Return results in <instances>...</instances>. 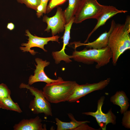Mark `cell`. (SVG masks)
Listing matches in <instances>:
<instances>
[{
	"mask_svg": "<svg viewBox=\"0 0 130 130\" xmlns=\"http://www.w3.org/2000/svg\"><path fill=\"white\" fill-rule=\"evenodd\" d=\"M124 25L116 24L110 35L108 46L112 54V63L116 65L120 56L130 49V35Z\"/></svg>",
	"mask_w": 130,
	"mask_h": 130,
	"instance_id": "obj_1",
	"label": "cell"
},
{
	"mask_svg": "<svg viewBox=\"0 0 130 130\" xmlns=\"http://www.w3.org/2000/svg\"><path fill=\"white\" fill-rule=\"evenodd\" d=\"M78 84L75 81H64L47 84L43 88L44 95L50 103L67 101Z\"/></svg>",
	"mask_w": 130,
	"mask_h": 130,
	"instance_id": "obj_2",
	"label": "cell"
},
{
	"mask_svg": "<svg viewBox=\"0 0 130 130\" xmlns=\"http://www.w3.org/2000/svg\"><path fill=\"white\" fill-rule=\"evenodd\" d=\"M72 58L75 61L87 64L97 63L95 67L98 69L107 64L112 57L111 51L107 47L101 49L85 48L78 51L75 50L72 55Z\"/></svg>",
	"mask_w": 130,
	"mask_h": 130,
	"instance_id": "obj_3",
	"label": "cell"
},
{
	"mask_svg": "<svg viewBox=\"0 0 130 130\" xmlns=\"http://www.w3.org/2000/svg\"><path fill=\"white\" fill-rule=\"evenodd\" d=\"M19 87L28 90L34 96L33 99L30 101L29 106V109L33 113L36 114L43 113L46 116H52L50 103L45 97L42 91L23 83L20 84Z\"/></svg>",
	"mask_w": 130,
	"mask_h": 130,
	"instance_id": "obj_4",
	"label": "cell"
},
{
	"mask_svg": "<svg viewBox=\"0 0 130 130\" xmlns=\"http://www.w3.org/2000/svg\"><path fill=\"white\" fill-rule=\"evenodd\" d=\"M103 6L97 0H83L74 17V23H80L88 19H96Z\"/></svg>",
	"mask_w": 130,
	"mask_h": 130,
	"instance_id": "obj_5",
	"label": "cell"
},
{
	"mask_svg": "<svg viewBox=\"0 0 130 130\" xmlns=\"http://www.w3.org/2000/svg\"><path fill=\"white\" fill-rule=\"evenodd\" d=\"M110 80V78H108L96 83H86L81 85L78 84L67 101L71 103L75 102L90 93L103 90L109 84Z\"/></svg>",
	"mask_w": 130,
	"mask_h": 130,
	"instance_id": "obj_6",
	"label": "cell"
},
{
	"mask_svg": "<svg viewBox=\"0 0 130 130\" xmlns=\"http://www.w3.org/2000/svg\"><path fill=\"white\" fill-rule=\"evenodd\" d=\"M105 99L104 96H102L98 100L97 109L95 112H83V114L90 116L95 118L98 125L102 130H106V126L109 123L114 125L116 123V117L112 112L111 108L106 113L103 112L102 107Z\"/></svg>",
	"mask_w": 130,
	"mask_h": 130,
	"instance_id": "obj_7",
	"label": "cell"
},
{
	"mask_svg": "<svg viewBox=\"0 0 130 130\" xmlns=\"http://www.w3.org/2000/svg\"><path fill=\"white\" fill-rule=\"evenodd\" d=\"M26 36L28 37V41L26 43H22L21 44L22 46L20 47V49L23 52H29L33 55H35L37 52H35L33 50H31V48L37 47L42 49L44 52H46L47 51L44 48L45 45L47 44L49 41H56L59 42V38L60 37L58 35L48 37H41L34 36L32 35L28 30H26Z\"/></svg>",
	"mask_w": 130,
	"mask_h": 130,
	"instance_id": "obj_8",
	"label": "cell"
},
{
	"mask_svg": "<svg viewBox=\"0 0 130 130\" xmlns=\"http://www.w3.org/2000/svg\"><path fill=\"white\" fill-rule=\"evenodd\" d=\"M43 21L47 25L45 31L49 32L51 30L52 36L63 32L66 24L63 11L60 7H58L56 14L53 16L49 17L45 15L43 17Z\"/></svg>",
	"mask_w": 130,
	"mask_h": 130,
	"instance_id": "obj_9",
	"label": "cell"
},
{
	"mask_svg": "<svg viewBox=\"0 0 130 130\" xmlns=\"http://www.w3.org/2000/svg\"><path fill=\"white\" fill-rule=\"evenodd\" d=\"M37 65H35L36 69L34 71V75H31L29 77L28 83L29 85L38 82H44L47 84L62 81L63 80L62 78L58 77L56 79H53L49 78L46 74L45 68L49 65L50 63L46 60H43L39 58L35 59Z\"/></svg>",
	"mask_w": 130,
	"mask_h": 130,
	"instance_id": "obj_10",
	"label": "cell"
},
{
	"mask_svg": "<svg viewBox=\"0 0 130 130\" xmlns=\"http://www.w3.org/2000/svg\"><path fill=\"white\" fill-rule=\"evenodd\" d=\"M74 17L72 18L69 22L65 26V31L62 38L63 39V45L62 49L59 51L53 52L52 56L55 60V64H58L62 61H63L66 63H69L72 61V55H68L66 54L65 50L66 46L68 44L70 39V30L74 23Z\"/></svg>",
	"mask_w": 130,
	"mask_h": 130,
	"instance_id": "obj_11",
	"label": "cell"
},
{
	"mask_svg": "<svg viewBox=\"0 0 130 130\" xmlns=\"http://www.w3.org/2000/svg\"><path fill=\"white\" fill-rule=\"evenodd\" d=\"M71 120L69 122H63L57 118H55L57 130H97L88 125L87 123H90L88 121H78L75 118L71 113L68 114Z\"/></svg>",
	"mask_w": 130,
	"mask_h": 130,
	"instance_id": "obj_12",
	"label": "cell"
},
{
	"mask_svg": "<svg viewBox=\"0 0 130 130\" xmlns=\"http://www.w3.org/2000/svg\"><path fill=\"white\" fill-rule=\"evenodd\" d=\"M127 12L126 10H118L112 6L104 5L101 12L96 19L97 21V24L88 34L84 43L87 42L91 35L99 27L104 25L108 19L118 13H125Z\"/></svg>",
	"mask_w": 130,
	"mask_h": 130,
	"instance_id": "obj_13",
	"label": "cell"
},
{
	"mask_svg": "<svg viewBox=\"0 0 130 130\" xmlns=\"http://www.w3.org/2000/svg\"><path fill=\"white\" fill-rule=\"evenodd\" d=\"M116 23L115 21L112 20L109 31H106L102 33L96 40L88 43H82L80 42H75V48L82 46H85L89 49H100L105 48L108 46L109 37L110 33Z\"/></svg>",
	"mask_w": 130,
	"mask_h": 130,
	"instance_id": "obj_14",
	"label": "cell"
},
{
	"mask_svg": "<svg viewBox=\"0 0 130 130\" xmlns=\"http://www.w3.org/2000/svg\"><path fill=\"white\" fill-rule=\"evenodd\" d=\"M38 116L29 119H24L13 127L14 130H46V125L42 123Z\"/></svg>",
	"mask_w": 130,
	"mask_h": 130,
	"instance_id": "obj_15",
	"label": "cell"
},
{
	"mask_svg": "<svg viewBox=\"0 0 130 130\" xmlns=\"http://www.w3.org/2000/svg\"><path fill=\"white\" fill-rule=\"evenodd\" d=\"M110 100L113 104L120 107V112L122 114L127 110L130 106L129 99L125 93L123 91H117L111 97Z\"/></svg>",
	"mask_w": 130,
	"mask_h": 130,
	"instance_id": "obj_16",
	"label": "cell"
},
{
	"mask_svg": "<svg viewBox=\"0 0 130 130\" xmlns=\"http://www.w3.org/2000/svg\"><path fill=\"white\" fill-rule=\"evenodd\" d=\"M83 0H68V7L63 11L66 24L73 18L79 7Z\"/></svg>",
	"mask_w": 130,
	"mask_h": 130,
	"instance_id": "obj_17",
	"label": "cell"
},
{
	"mask_svg": "<svg viewBox=\"0 0 130 130\" xmlns=\"http://www.w3.org/2000/svg\"><path fill=\"white\" fill-rule=\"evenodd\" d=\"M0 108L20 113L22 112L18 104L13 101L11 96L0 99Z\"/></svg>",
	"mask_w": 130,
	"mask_h": 130,
	"instance_id": "obj_18",
	"label": "cell"
},
{
	"mask_svg": "<svg viewBox=\"0 0 130 130\" xmlns=\"http://www.w3.org/2000/svg\"><path fill=\"white\" fill-rule=\"evenodd\" d=\"M19 3L24 4L28 7L36 11L38 6L41 2L40 0H17Z\"/></svg>",
	"mask_w": 130,
	"mask_h": 130,
	"instance_id": "obj_19",
	"label": "cell"
},
{
	"mask_svg": "<svg viewBox=\"0 0 130 130\" xmlns=\"http://www.w3.org/2000/svg\"><path fill=\"white\" fill-rule=\"evenodd\" d=\"M10 90L7 85L3 83L0 84V99L11 96Z\"/></svg>",
	"mask_w": 130,
	"mask_h": 130,
	"instance_id": "obj_20",
	"label": "cell"
},
{
	"mask_svg": "<svg viewBox=\"0 0 130 130\" xmlns=\"http://www.w3.org/2000/svg\"><path fill=\"white\" fill-rule=\"evenodd\" d=\"M67 0H50L48 5L47 7L46 13L50 12L56 6L62 4Z\"/></svg>",
	"mask_w": 130,
	"mask_h": 130,
	"instance_id": "obj_21",
	"label": "cell"
},
{
	"mask_svg": "<svg viewBox=\"0 0 130 130\" xmlns=\"http://www.w3.org/2000/svg\"><path fill=\"white\" fill-rule=\"evenodd\" d=\"M122 123L123 126L127 129L130 128V111L127 110L123 114Z\"/></svg>",
	"mask_w": 130,
	"mask_h": 130,
	"instance_id": "obj_22",
	"label": "cell"
},
{
	"mask_svg": "<svg viewBox=\"0 0 130 130\" xmlns=\"http://www.w3.org/2000/svg\"><path fill=\"white\" fill-rule=\"evenodd\" d=\"M47 3L41 2L38 6L36 10V15L38 18H40L43 13H46Z\"/></svg>",
	"mask_w": 130,
	"mask_h": 130,
	"instance_id": "obj_23",
	"label": "cell"
},
{
	"mask_svg": "<svg viewBox=\"0 0 130 130\" xmlns=\"http://www.w3.org/2000/svg\"><path fill=\"white\" fill-rule=\"evenodd\" d=\"M124 26L127 31L130 32V17L129 15L127 16Z\"/></svg>",
	"mask_w": 130,
	"mask_h": 130,
	"instance_id": "obj_24",
	"label": "cell"
},
{
	"mask_svg": "<svg viewBox=\"0 0 130 130\" xmlns=\"http://www.w3.org/2000/svg\"><path fill=\"white\" fill-rule=\"evenodd\" d=\"M14 25L12 23H8L7 26V28L10 30H12L14 28Z\"/></svg>",
	"mask_w": 130,
	"mask_h": 130,
	"instance_id": "obj_25",
	"label": "cell"
},
{
	"mask_svg": "<svg viewBox=\"0 0 130 130\" xmlns=\"http://www.w3.org/2000/svg\"><path fill=\"white\" fill-rule=\"evenodd\" d=\"M42 2H46L48 3L49 0H40Z\"/></svg>",
	"mask_w": 130,
	"mask_h": 130,
	"instance_id": "obj_26",
	"label": "cell"
}]
</instances>
